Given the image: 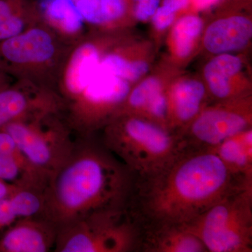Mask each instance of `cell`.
Here are the masks:
<instances>
[{"label":"cell","mask_w":252,"mask_h":252,"mask_svg":"<svg viewBox=\"0 0 252 252\" xmlns=\"http://www.w3.org/2000/svg\"><path fill=\"white\" fill-rule=\"evenodd\" d=\"M58 230L42 217L15 221L0 238V252H47L54 249Z\"/></svg>","instance_id":"4fadbf2b"},{"label":"cell","mask_w":252,"mask_h":252,"mask_svg":"<svg viewBox=\"0 0 252 252\" xmlns=\"http://www.w3.org/2000/svg\"><path fill=\"white\" fill-rule=\"evenodd\" d=\"M56 252H137L138 230L127 209L94 214L58 231Z\"/></svg>","instance_id":"8992f818"},{"label":"cell","mask_w":252,"mask_h":252,"mask_svg":"<svg viewBox=\"0 0 252 252\" xmlns=\"http://www.w3.org/2000/svg\"><path fill=\"white\" fill-rule=\"evenodd\" d=\"M30 162L50 176L62 166L75 148L73 130L61 113H46L2 127Z\"/></svg>","instance_id":"52a82bcc"},{"label":"cell","mask_w":252,"mask_h":252,"mask_svg":"<svg viewBox=\"0 0 252 252\" xmlns=\"http://www.w3.org/2000/svg\"><path fill=\"white\" fill-rule=\"evenodd\" d=\"M41 21L63 39L76 44L86 35V25L74 0H36Z\"/></svg>","instance_id":"9a60e30c"},{"label":"cell","mask_w":252,"mask_h":252,"mask_svg":"<svg viewBox=\"0 0 252 252\" xmlns=\"http://www.w3.org/2000/svg\"><path fill=\"white\" fill-rule=\"evenodd\" d=\"M190 4V0H163L162 6L172 14L187 8Z\"/></svg>","instance_id":"4316f807"},{"label":"cell","mask_w":252,"mask_h":252,"mask_svg":"<svg viewBox=\"0 0 252 252\" xmlns=\"http://www.w3.org/2000/svg\"><path fill=\"white\" fill-rule=\"evenodd\" d=\"M248 183L211 150L182 148L160 171L135 179L127 210L135 221L185 225Z\"/></svg>","instance_id":"6da1fadb"},{"label":"cell","mask_w":252,"mask_h":252,"mask_svg":"<svg viewBox=\"0 0 252 252\" xmlns=\"http://www.w3.org/2000/svg\"><path fill=\"white\" fill-rule=\"evenodd\" d=\"M41 21L37 1L31 0L17 12L0 17V41L14 37Z\"/></svg>","instance_id":"7402d4cb"},{"label":"cell","mask_w":252,"mask_h":252,"mask_svg":"<svg viewBox=\"0 0 252 252\" xmlns=\"http://www.w3.org/2000/svg\"><path fill=\"white\" fill-rule=\"evenodd\" d=\"M205 89L200 81L185 80L174 86L167 94V127L180 136L203 109Z\"/></svg>","instance_id":"5bb4252c"},{"label":"cell","mask_w":252,"mask_h":252,"mask_svg":"<svg viewBox=\"0 0 252 252\" xmlns=\"http://www.w3.org/2000/svg\"><path fill=\"white\" fill-rule=\"evenodd\" d=\"M65 103L59 93L29 81L15 80L0 88V129L46 113H63Z\"/></svg>","instance_id":"30bf717a"},{"label":"cell","mask_w":252,"mask_h":252,"mask_svg":"<svg viewBox=\"0 0 252 252\" xmlns=\"http://www.w3.org/2000/svg\"><path fill=\"white\" fill-rule=\"evenodd\" d=\"M242 62L237 56L221 54L205 66L204 76L209 89L217 98L227 99L233 95L230 79L240 72Z\"/></svg>","instance_id":"ffe728a7"},{"label":"cell","mask_w":252,"mask_h":252,"mask_svg":"<svg viewBox=\"0 0 252 252\" xmlns=\"http://www.w3.org/2000/svg\"><path fill=\"white\" fill-rule=\"evenodd\" d=\"M112 38L87 34L73 46L63 67L58 92L66 104L77 97L97 71Z\"/></svg>","instance_id":"8fae6325"},{"label":"cell","mask_w":252,"mask_h":252,"mask_svg":"<svg viewBox=\"0 0 252 252\" xmlns=\"http://www.w3.org/2000/svg\"><path fill=\"white\" fill-rule=\"evenodd\" d=\"M232 172L252 180V129L227 139L212 149Z\"/></svg>","instance_id":"ac0fdd59"},{"label":"cell","mask_w":252,"mask_h":252,"mask_svg":"<svg viewBox=\"0 0 252 252\" xmlns=\"http://www.w3.org/2000/svg\"><path fill=\"white\" fill-rule=\"evenodd\" d=\"M182 226L207 252H252V183L230 192Z\"/></svg>","instance_id":"5b68a950"},{"label":"cell","mask_w":252,"mask_h":252,"mask_svg":"<svg viewBox=\"0 0 252 252\" xmlns=\"http://www.w3.org/2000/svg\"><path fill=\"white\" fill-rule=\"evenodd\" d=\"M220 1V0H190V4L195 9L204 10L212 7Z\"/></svg>","instance_id":"f1b7e54d"},{"label":"cell","mask_w":252,"mask_h":252,"mask_svg":"<svg viewBox=\"0 0 252 252\" xmlns=\"http://www.w3.org/2000/svg\"><path fill=\"white\" fill-rule=\"evenodd\" d=\"M31 0H0V17L9 16L22 9Z\"/></svg>","instance_id":"484cf974"},{"label":"cell","mask_w":252,"mask_h":252,"mask_svg":"<svg viewBox=\"0 0 252 252\" xmlns=\"http://www.w3.org/2000/svg\"><path fill=\"white\" fill-rule=\"evenodd\" d=\"M74 45L41 21L0 41V68L14 80L59 93L63 67Z\"/></svg>","instance_id":"277c9868"},{"label":"cell","mask_w":252,"mask_h":252,"mask_svg":"<svg viewBox=\"0 0 252 252\" xmlns=\"http://www.w3.org/2000/svg\"><path fill=\"white\" fill-rule=\"evenodd\" d=\"M203 22L198 16H187L177 21L172 31L174 49L179 57H187L200 35Z\"/></svg>","instance_id":"603a6c76"},{"label":"cell","mask_w":252,"mask_h":252,"mask_svg":"<svg viewBox=\"0 0 252 252\" xmlns=\"http://www.w3.org/2000/svg\"><path fill=\"white\" fill-rule=\"evenodd\" d=\"M135 177L93 135L81 137L44 191L41 217L58 231L94 214L126 210Z\"/></svg>","instance_id":"7a4b0ae2"},{"label":"cell","mask_w":252,"mask_h":252,"mask_svg":"<svg viewBox=\"0 0 252 252\" xmlns=\"http://www.w3.org/2000/svg\"><path fill=\"white\" fill-rule=\"evenodd\" d=\"M18 188H21L17 186L11 185L4 181L0 180V200L7 198L8 196L16 190Z\"/></svg>","instance_id":"83f0119b"},{"label":"cell","mask_w":252,"mask_h":252,"mask_svg":"<svg viewBox=\"0 0 252 252\" xmlns=\"http://www.w3.org/2000/svg\"><path fill=\"white\" fill-rule=\"evenodd\" d=\"M134 221L138 230L137 252H207L202 242L182 225Z\"/></svg>","instance_id":"7c38bea8"},{"label":"cell","mask_w":252,"mask_h":252,"mask_svg":"<svg viewBox=\"0 0 252 252\" xmlns=\"http://www.w3.org/2000/svg\"><path fill=\"white\" fill-rule=\"evenodd\" d=\"M85 25L94 28L122 26L130 13L131 0H74Z\"/></svg>","instance_id":"e0dca14e"},{"label":"cell","mask_w":252,"mask_h":252,"mask_svg":"<svg viewBox=\"0 0 252 252\" xmlns=\"http://www.w3.org/2000/svg\"><path fill=\"white\" fill-rule=\"evenodd\" d=\"M103 128L102 142L135 179L160 171L182 149L177 134L143 118L119 116Z\"/></svg>","instance_id":"3957f363"},{"label":"cell","mask_w":252,"mask_h":252,"mask_svg":"<svg viewBox=\"0 0 252 252\" xmlns=\"http://www.w3.org/2000/svg\"><path fill=\"white\" fill-rule=\"evenodd\" d=\"M152 17H153V22L156 28L159 31H162L166 29L173 23L175 14L169 12L161 6L158 8Z\"/></svg>","instance_id":"d4e9b609"},{"label":"cell","mask_w":252,"mask_h":252,"mask_svg":"<svg viewBox=\"0 0 252 252\" xmlns=\"http://www.w3.org/2000/svg\"><path fill=\"white\" fill-rule=\"evenodd\" d=\"M44 208V195L32 189L18 188L0 200V230L27 217H37Z\"/></svg>","instance_id":"d6986e66"},{"label":"cell","mask_w":252,"mask_h":252,"mask_svg":"<svg viewBox=\"0 0 252 252\" xmlns=\"http://www.w3.org/2000/svg\"><path fill=\"white\" fill-rule=\"evenodd\" d=\"M12 78L8 75L2 69L0 68V88L6 85H9L13 82Z\"/></svg>","instance_id":"f546056e"},{"label":"cell","mask_w":252,"mask_h":252,"mask_svg":"<svg viewBox=\"0 0 252 252\" xmlns=\"http://www.w3.org/2000/svg\"><path fill=\"white\" fill-rule=\"evenodd\" d=\"M251 109L248 101L207 107L181 132L182 148L211 150L223 141L250 128Z\"/></svg>","instance_id":"9c48e42d"},{"label":"cell","mask_w":252,"mask_h":252,"mask_svg":"<svg viewBox=\"0 0 252 252\" xmlns=\"http://www.w3.org/2000/svg\"><path fill=\"white\" fill-rule=\"evenodd\" d=\"M134 14L137 19L145 21L152 17L160 4V0H136Z\"/></svg>","instance_id":"cb8c5ba5"},{"label":"cell","mask_w":252,"mask_h":252,"mask_svg":"<svg viewBox=\"0 0 252 252\" xmlns=\"http://www.w3.org/2000/svg\"><path fill=\"white\" fill-rule=\"evenodd\" d=\"M252 35V24L242 16L222 18L207 28L204 45L212 54H221L246 46Z\"/></svg>","instance_id":"2e32d148"},{"label":"cell","mask_w":252,"mask_h":252,"mask_svg":"<svg viewBox=\"0 0 252 252\" xmlns=\"http://www.w3.org/2000/svg\"><path fill=\"white\" fill-rule=\"evenodd\" d=\"M109 52L104 55L99 67L129 83L137 81L148 71L147 63L129 59L122 50Z\"/></svg>","instance_id":"44dd1931"},{"label":"cell","mask_w":252,"mask_h":252,"mask_svg":"<svg viewBox=\"0 0 252 252\" xmlns=\"http://www.w3.org/2000/svg\"><path fill=\"white\" fill-rule=\"evenodd\" d=\"M130 90L128 81L98 67L81 94L66 104L63 117L73 132L92 136L116 117Z\"/></svg>","instance_id":"ba28073f"}]
</instances>
